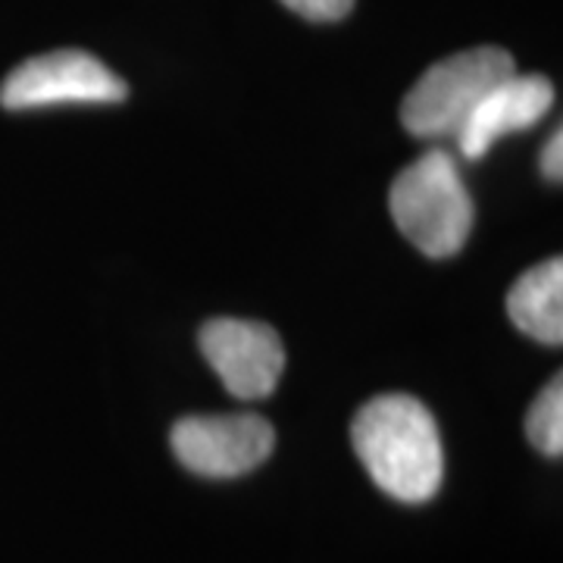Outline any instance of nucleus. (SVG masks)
<instances>
[{
	"mask_svg": "<svg viewBox=\"0 0 563 563\" xmlns=\"http://www.w3.org/2000/svg\"><path fill=\"white\" fill-rule=\"evenodd\" d=\"M514 325L542 344L563 342V261L551 257L526 269L507 295Z\"/></svg>",
	"mask_w": 563,
	"mask_h": 563,
	"instance_id": "8",
	"label": "nucleus"
},
{
	"mask_svg": "<svg viewBox=\"0 0 563 563\" xmlns=\"http://www.w3.org/2000/svg\"><path fill=\"white\" fill-rule=\"evenodd\" d=\"M526 439L544 457L563 454V379L554 376L526 413Z\"/></svg>",
	"mask_w": 563,
	"mask_h": 563,
	"instance_id": "9",
	"label": "nucleus"
},
{
	"mask_svg": "<svg viewBox=\"0 0 563 563\" xmlns=\"http://www.w3.org/2000/svg\"><path fill=\"white\" fill-rule=\"evenodd\" d=\"M351 442L369 479L404 504L435 498L444 479L442 432L410 395H379L351 422Z\"/></svg>",
	"mask_w": 563,
	"mask_h": 563,
	"instance_id": "1",
	"label": "nucleus"
},
{
	"mask_svg": "<svg viewBox=\"0 0 563 563\" xmlns=\"http://www.w3.org/2000/svg\"><path fill=\"white\" fill-rule=\"evenodd\" d=\"M288 10H295L298 16L313 22H332L342 20L351 13L354 0H282Z\"/></svg>",
	"mask_w": 563,
	"mask_h": 563,
	"instance_id": "10",
	"label": "nucleus"
},
{
	"mask_svg": "<svg viewBox=\"0 0 563 563\" xmlns=\"http://www.w3.org/2000/svg\"><path fill=\"white\" fill-rule=\"evenodd\" d=\"M388 207L404 239L432 261L454 257L470 239L476 220L461 166L439 147L398 173Z\"/></svg>",
	"mask_w": 563,
	"mask_h": 563,
	"instance_id": "2",
	"label": "nucleus"
},
{
	"mask_svg": "<svg viewBox=\"0 0 563 563\" xmlns=\"http://www.w3.org/2000/svg\"><path fill=\"white\" fill-rule=\"evenodd\" d=\"M542 173L544 179L561 181L563 179V135L561 129H554V135L548 139L542 151Z\"/></svg>",
	"mask_w": 563,
	"mask_h": 563,
	"instance_id": "11",
	"label": "nucleus"
},
{
	"mask_svg": "<svg viewBox=\"0 0 563 563\" xmlns=\"http://www.w3.org/2000/svg\"><path fill=\"white\" fill-rule=\"evenodd\" d=\"M201 351L239 401L269 398L285 369L279 332L266 322L232 317L210 320L201 329Z\"/></svg>",
	"mask_w": 563,
	"mask_h": 563,
	"instance_id": "6",
	"label": "nucleus"
},
{
	"mask_svg": "<svg viewBox=\"0 0 563 563\" xmlns=\"http://www.w3.org/2000/svg\"><path fill=\"white\" fill-rule=\"evenodd\" d=\"M517 73L504 47H473L429 66L401 103L404 129L417 139H454L488 88Z\"/></svg>",
	"mask_w": 563,
	"mask_h": 563,
	"instance_id": "3",
	"label": "nucleus"
},
{
	"mask_svg": "<svg viewBox=\"0 0 563 563\" xmlns=\"http://www.w3.org/2000/svg\"><path fill=\"white\" fill-rule=\"evenodd\" d=\"M276 448L273 426L257 413H201L173 426V451L203 479H235L257 470Z\"/></svg>",
	"mask_w": 563,
	"mask_h": 563,
	"instance_id": "5",
	"label": "nucleus"
},
{
	"mask_svg": "<svg viewBox=\"0 0 563 563\" xmlns=\"http://www.w3.org/2000/svg\"><path fill=\"white\" fill-rule=\"evenodd\" d=\"M551 103L554 85L544 76L514 73L485 91L483 101L473 107L454 141L466 161H483L495 141L532 129L551 110Z\"/></svg>",
	"mask_w": 563,
	"mask_h": 563,
	"instance_id": "7",
	"label": "nucleus"
},
{
	"mask_svg": "<svg viewBox=\"0 0 563 563\" xmlns=\"http://www.w3.org/2000/svg\"><path fill=\"white\" fill-rule=\"evenodd\" d=\"M129 85L85 51H54L20 63L3 85L0 103L13 113L60 103H120Z\"/></svg>",
	"mask_w": 563,
	"mask_h": 563,
	"instance_id": "4",
	"label": "nucleus"
}]
</instances>
